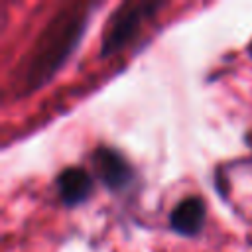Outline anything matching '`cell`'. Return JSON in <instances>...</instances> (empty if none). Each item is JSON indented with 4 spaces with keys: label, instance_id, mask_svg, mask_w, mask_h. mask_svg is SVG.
<instances>
[{
    "label": "cell",
    "instance_id": "obj_1",
    "mask_svg": "<svg viewBox=\"0 0 252 252\" xmlns=\"http://www.w3.org/2000/svg\"><path fill=\"white\" fill-rule=\"evenodd\" d=\"M94 8V4H67L43 26L18 69V83L24 94L39 91L65 67L79 49Z\"/></svg>",
    "mask_w": 252,
    "mask_h": 252
},
{
    "label": "cell",
    "instance_id": "obj_2",
    "mask_svg": "<svg viewBox=\"0 0 252 252\" xmlns=\"http://www.w3.org/2000/svg\"><path fill=\"white\" fill-rule=\"evenodd\" d=\"M165 8V2H120L108 16L102 33L98 57L106 59L124 51L142 32V28L156 18V14Z\"/></svg>",
    "mask_w": 252,
    "mask_h": 252
},
{
    "label": "cell",
    "instance_id": "obj_3",
    "mask_svg": "<svg viewBox=\"0 0 252 252\" xmlns=\"http://www.w3.org/2000/svg\"><path fill=\"white\" fill-rule=\"evenodd\" d=\"M91 165L98 183L112 195H126L138 181L136 167L114 146L98 144L91 152Z\"/></svg>",
    "mask_w": 252,
    "mask_h": 252
},
{
    "label": "cell",
    "instance_id": "obj_4",
    "mask_svg": "<svg viewBox=\"0 0 252 252\" xmlns=\"http://www.w3.org/2000/svg\"><path fill=\"white\" fill-rule=\"evenodd\" d=\"M94 179L83 165H67L55 175V193L65 209H77L93 197Z\"/></svg>",
    "mask_w": 252,
    "mask_h": 252
},
{
    "label": "cell",
    "instance_id": "obj_5",
    "mask_svg": "<svg viewBox=\"0 0 252 252\" xmlns=\"http://www.w3.org/2000/svg\"><path fill=\"white\" fill-rule=\"evenodd\" d=\"M205 220H207V203L197 193L181 197L167 213L169 228L183 238L199 236L205 228Z\"/></svg>",
    "mask_w": 252,
    "mask_h": 252
},
{
    "label": "cell",
    "instance_id": "obj_6",
    "mask_svg": "<svg viewBox=\"0 0 252 252\" xmlns=\"http://www.w3.org/2000/svg\"><path fill=\"white\" fill-rule=\"evenodd\" d=\"M244 144H246V146L252 150V128H250V130L244 134Z\"/></svg>",
    "mask_w": 252,
    "mask_h": 252
},
{
    "label": "cell",
    "instance_id": "obj_7",
    "mask_svg": "<svg viewBox=\"0 0 252 252\" xmlns=\"http://www.w3.org/2000/svg\"><path fill=\"white\" fill-rule=\"evenodd\" d=\"M248 55L252 57V41H250V45H248Z\"/></svg>",
    "mask_w": 252,
    "mask_h": 252
}]
</instances>
